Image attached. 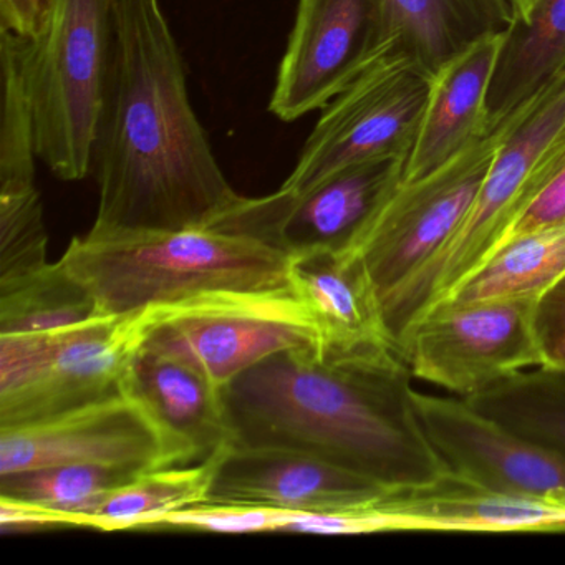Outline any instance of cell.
<instances>
[{
  "mask_svg": "<svg viewBox=\"0 0 565 565\" xmlns=\"http://www.w3.org/2000/svg\"><path fill=\"white\" fill-rule=\"evenodd\" d=\"M124 390L153 415L184 465L207 461L233 445L224 388L194 366L141 347L128 366Z\"/></svg>",
  "mask_w": 565,
  "mask_h": 565,
  "instance_id": "ac0fdd59",
  "label": "cell"
},
{
  "mask_svg": "<svg viewBox=\"0 0 565 565\" xmlns=\"http://www.w3.org/2000/svg\"><path fill=\"white\" fill-rule=\"evenodd\" d=\"M535 300L438 303L406 326L396 352L415 379L469 398L514 373L541 366Z\"/></svg>",
  "mask_w": 565,
  "mask_h": 565,
  "instance_id": "9c48e42d",
  "label": "cell"
},
{
  "mask_svg": "<svg viewBox=\"0 0 565 565\" xmlns=\"http://www.w3.org/2000/svg\"><path fill=\"white\" fill-rule=\"evenodd\" d=\"M92 170L98 183L94 236L207 227L241 198L191 104L161 0H118Z\"/></svg>",
  "mask_w": 565,
  "mask_h": 565,
  "instance_id": "6da1fadb",
  "label": "cell"
},
{
  "mask_svg": "<svg viewBox=\"0 0 565 565\" xmlns=\"http://www.w3.org/2000/svg\"><path fill=\"white\" fill-rule=\"evenodd\" d=\"M375 505L406 531H565L564 505L492 491L449 471L428 484L390 489Z\"/></svg>",
  "mask_w": 565,
  "mask_h": 565,
  "instance_id": "d6986e66",
  "label": "cell"
},
{
  "mask_svg": "<svg viewBox=\"0 0 565 565\" xmlns=\"http://www.w3.org/2000/svg\"><path fill=\"white\" fill-rule=\"evenodd\" d=\"M429 74L398 35L322 108L284 190L303 191L337 171L408 157L428 97Z\"/></svg>",
  "mask_w": 565,
  "mask_h": 565,
  "instance_id": "ba28073f",
  "label": "cell"
},
{
  "mask_svg": "<svg viewBox=\"0 0 565 565\" xmlns=\"http://www.w3.org/2000/svg\"><path fill=\"white\" fill-rule=\"evenodd\" d=\"M508 31L479 35L429 77L428 97L403 181L418 180L488 134V97Z\"/></svg>",
  "mask_w": 565,
  "mask_h": 565,
  "instance_id": "2e32d148",
  "label": "cell"
},
{
  "mask_svg": "<svg viewBox=\"0 0 565 565\" xmlns=\"http://www.w3.org/2000/svg\"><path fill=\"white\" fill-rule=\"evenodd\" d=\"M565 71V0H537L508 29L488 97L489 130Z\"/></svg>",
  "mask_w": 565,
  "mask_h": 565,
  "instance_id": "ffe728a7",
  "label": "cell"
},
{
  "mask_svg": "<svg viewBox=\"0 0 565 565\" xmlns=\"http://www.w3.org/2000/svg\"><path fill=\"white\" fill-rule=\"evenodd\" d=\"M413 402L449 472L492 491L565 508V452L508 428L459 396L413 392Z\"/></svg>",
  "mask_w": 565,
  "mask_h": 565,
  "instance_id": "5bb4252c",
  "label": "cell"
},
{
  "mask_svg": "<svg viewBox=\"0 0 565 565\" xmlns=\"http://www.w3.org/2000/svg\"><path fill=\"white\" fill-rule=\"evenodd\" d=\"M386 31L433 74L446 58L492 31L514 22L509 0H380Z\"/></svg>",
  "mask_w": 565,
  "mask_h": 565,
  "instance_id": "44dd1931",
  "label": "cell"
},
{
  "mask_svg": "<svg viewBox=\"0 0 565 565\" xmlns=\"http://www.w3.org/2000/svg\"><path fill=\"white\" fill-rule=\"evenodd\" d=\"M534 329L541 366L565 370V274L535 300Z\"/></svg>",
  "mask_w": 565,
  "mask_h": 565,
  "instance_id": "4dcf8cb0",
  "label": "cell"
},
{
  "mask_svg": "<svg viewBox=\"0 0 565 565\" xmlns=\"http://www.w3.org/2000/svg\"><path fill=\"white\" fill-rule=\"evenodd\" d=\"M118 35V0H52L28 41L25 77L39 160L64 181L87 178Z\"/></svg>",
  "mask_w": 565,
  "mask_h": 565,
  "instance_id": "277c9868",
  "label": "cell"
},
{
  "mask_svg": "<svg viewBox=\"0 0 565 565\" xmlns=\"http://www.w3.org/2000/svg\"><path fill=\"white\" fill-rule=\"evenodd\" d=\"M292 512L287 509L269 508V505L203 501L164 515L154 527L226 532V534L284 532Z\"/></svg>",
  "mask_w": 565,
  "mask_h": 565,
  "instance_id": "f546056e",
  "label": "cell"
},
{
  "mask_svg": "<svg viewBox=\"0 0 565 565\" xmlns=\"http://www.w3.org/2000/svg\"><path fill=\"white\" fill-rule=\"evenodd\" d=\"M28 39L2 31L0 68H2V108H0V194L34 190L35 147L34 114L25 77Z\"/></svg>",
  "mask_w": 565,
  "mask_h": 565,
  "instance_id": "4316f807",
  "label": "cell"
},
{
  "mask_svg": "<svg viewBox=\"0 0 565 565\" xmlns=\"http://www.w3.org/2000/svg\"><path fill=\"white\" fill-rule=\"evenodd\" d=\"M0 527L4 532H31L68 527V524L62 515L47 509L0 498Z\"/></svg>",
  "mask_w": 565,
  "mask_h": 565,
  "instance_id": "d6a6232c",
  "label": "cell"
},
{
  "mask_svg": "<svg viewBox=\"0 0 565 565\" xmlns=\"http://www.w3.org/2000/svg\"><path fill=\"white\" fill-rule=\"evenodd\" d=\"M47 230L38 188L0 194V286L47 266Z\"/></svg>",
  "mask_w": 565,
  "mask_h": 565,
  "instance_id": "83f0119b",
  "label": "cell"
},
{
  "mask_svg": "<svg viewBox=\"0 0 565 565\" xmlns=\"http://www.w3.org/2000/svg\"><path fill=\"white\" fill-rule=\"evenodd\" d=\"M406 158L362 161L303 191L241 196L207 230L260 241L289 257L347 250L402 183Z\"/></svg>",
  "mask_w": 565,
  "mask_h": 565,
  "instance_id": "8fae6325",
  "label": "cell"
},
{
  "mask_svg": "<svg viewBox=\"0 0 565 565\" xmlns=\"http://www.w3.org/2000/svg\"><path fill=\"white\" fill-rule=\"evenodd\" d=\"M512 12H514V21L525 22L531 15L532 9L537 4V0H509Z\"/></svg>",
  "mask_w": 565,
  "mask_h": 565,
  "instance_id": "836d02e7",
  "label": "cell"
},
{
  "mask_svg": "<svg viewBox=\"0 0 565 565\" xmlns=\"http://www.w3.org/2000/svg\"><path fill=\"white\" fill-rule=\"evenodd\" d=\"M564 274L565 223H562L502 244L441 302L539 297Z\"/></svg>",
  "mask_w": 565,
  "mask_h": 565,
  "instance_id": "7402d4cb",
  "label": "cell"
},
{
  "mask_svg": "<svg viewBox=\"0 0 565 565\" xmlns=\"http://www.w3.org/2000/svg\"><path fill=\"white\" fill-rule=\"evenodd\" d=\"M102 316H125L211 290L289 289L290 257L207 227L74 237L62 256Z\"/></svg>",
  "mask_w": 565,
  "mask_h": 565,
  "instance_id": "3957f363",
  "label": "cell"
},
{
  "mask_svg": "<svg viewBox=\"0 0 565 565\" xmlns=\"http://www.w3.org/2000/svg\"><path fill=\"white\" fill-rule=\"evenodd\" d=\"M502 135L504 121L431 173L402 181L347 249L363 257L382 300L418 274L465 220Z\"/></svg>",
  "mask_w": 565,
  "mask_h": 565,
  "instance_id": "30bf717a",
  "label": "cell"
},
{
  "mask_svg": "<svg viewBox=\"0 0 565 565\" xmlns=\"http://www.w3.org/2000/svg\"><path fill=\"white\" fill-rule=\"evenodd\" d=\"M143 342V310L52 332L0 333V428L42 422L124 392Z\"/></svg>",
  "mask_w": 565,
  "mask_h": 565,
  "instance_id": "8992f818",
  "label": "cell"
},
{
  "mask_svg": "<svg viewBox=\"0 0 565 565\" xmlns=\"http://www.w3.org/2000/svg\"><path fill=\"white\" fill-rule=\"evenodd\" d=\"M141 472L125 466H49L0 476V498L39 505L62 515L68 527H82L84 519L110 492Z\"/></svg>",
  "mask_w": 565,
  "mask_h": 565,
  "instance_id": "484cf974",
  "label": "cell"
},
{
  "mask_svg": "<svg viewBox=\"0 0 565 565\" xmlns=\"http://www.w3.org/2000/svg\"><path fill=\"white\" fill-rule=\"evenodd\" d=\"M465 399L508 428L565 452V370H522Z\"/></svg>",
  "mask_w": 565,
  "mask_h": 565,
  "instance_id": "cb8c5ba5",
  "label": "cell"
},
{
  "mask_svg": "<svg viewBox=\"0 0 565 565\" xmlns=\"http://www.w3.org/2000/svg\"><path fill=\"white\" fill-rule=\"evenodd\" d=\"M290 286L309 309L322 349H395L382 294L360 254L312 250L290 257Z\"/></svg>",
  "mask_w": 565,
  "mask_h": 565,
  "instance_id": "e0dca14e",
  "label": "cell"
},
{
  "mask_svg": "<svg viewBox=\"0 0 565 565\" xmlns=\"http://www.w3.org/2000/svg\"><path fill=\"white\" fill-rule=\"evenodd\" d=\"M504 135L468 214L435 257L383 299L393 339L455 292L501 244L524 204L535 168L565 127V71L505 118Z\"/></svg>",
  "mask_w": 565,
  "mask_h": 565,
  "instance_id": "5b68a950",
  "label": "cell"
},
{
  "mask_svg": "<svg viewBox=\"0 0 565 565\" xmlns=\"http://www.w3.org/2000/svg\"><path fill=\"white\" fill-rule=\"evenodd\" d=\"M98 316L97 300L62 259L0 286V333L52 332Z\"/></svg>",
  "mask_w": 565,
  "mask_h": 565,
  "instance_id": "d4e9b609",
  "label": "cell"
},
{
  "mask_svg": "<svg viewBox=\"0 0 565 565\" xmlns=\"http://www.w3.org/2000/svg\"><path fill=\"white\" fill-rule=\"evenodd\" d=\"M412 379L395 349L282 350L224 388L233 445L307 452L388 489L428 484L448 469Z\"/></svg>",
  "mask_w": 565,
  "mask_h": 565,
  "instance_id": "7a4b0ae2",
  "label": "cell"
},
{
  "mask_svg": "<svg viewBox=\"0 0 565 565\" xmlns=\"http://www.w3.org/2000/svg\"><path fill=\"white\" fill-rule=\"evenodd\" d=\"M58 465L186 466L153 415L125 390L42 422L0 428V476Z\"/></svg>",
  "mask_w": 565,
  "mask_h": 565,
  "instance_id": "7c38bea8",
  "label": "cell"
},
{
  "mask_svg": "<svg viewBox=\"0 0 565 565\" xmlns=\"http://www.w3.org/2000/svg\"><path fill=\"white\" fill-rule=\"evenodd\" d=\"M52 0H0V29L34 41L44 31Z\"/></svg>",
  "mask_w": 565,
  "mask_h": 565,
  "instance_id": "1f68e13d",
  "label": "cell"
},
{
  "mask_svg": "<svg viewBox=\"0 0 565 565\" xmlns=\"http://www.w3.org/2000/svg\"><path fill=\"white\" fill-rule=\"evenodd\" d=\"M390 489L307 452L231 445L217 456L206 502L294 512L369 508Z\"/></svg>",
  "mask_w": 565,
  "mask_h": 565,
  "instance_id": "9a60e30c",
  "label": "cell"
},
{
  "mask_svg": "<svg viewBox=\"0 0 565 565\" xmlns=\"http://www.w3.org/2000/svg\"><path fill=\"white\" fill-rule=\"evenodd\" d=\"M393 38L380 0H299L270 114L296 121L322 110Z\"/></svg>",
  "mask_w": 565,
  "mask_h": 565,
  "instance_id": "4fadbf2b",
  "label": "cell"
},
{
  "mask_svg": "<svg viewBox=\"0 0 565 565\" xmlns=\"http://www.w3.org/2000/svg\"><path fill=\"white\" fill-rule=\"evenodd\" d=\"M562 223H565V127L535 168L524 204L495 249L515 237Z\"/></svg>",
  "mask_w": 565,
  "mask_h": 565,
  "instance_id": "f1b7e54d",
  "label": "cell"
},
{
  "mask_svg": "<svg viewBox=\"0 0 565 565\" xmlns=\"http://www.w3.org/2000/svg\"><path fill=\"white\" fill-rule=\"evenodd\" d=\"M143 316L145 349L194 366L221 388L274 353L319 343L294 287L211 290Z\"/></svg>",
  "mask_w": 565,
  "mask_h": 565,
  "instance_id": "52a82bcc",
  "label": "cell"
},
{
  "mask_svg": "<svg viewBox=\"0 0 565 565\" xmlns=\"http://www.w3.org/2000/svg\"><path fill=\"white\" fill-rule=\"evenodd\" d=\"M220 452L196 465L141 472L134 481L110 492L84 519L82 527L98 531L153 529L164 515L194 502H203L210 491Z\"/></svg>",
  "mask_w": 565,
  "mask_h": 565,
  "instance_id": "603a6c76",
  "label": "cell"
}]
</instances>
